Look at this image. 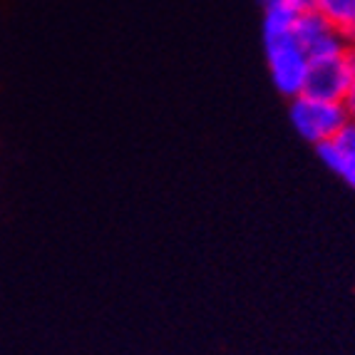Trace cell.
I'll list each match as a JSON object with an SVG mask.
<instances>
[{
	"mask_svg": "<svg viewBox=\"0 0 355 355\" xmlns=\"http://www.w3.org/2000/svg\"><path fill=\"white\" fill-rule=\"evenodd\" d=\"M263 48H266V62L273 87L288 100L303 95V85H306L308 75V55L296 42L293 33L263 37Z\"/></svg>",
	"mask_w": 355,
	"mask_h": 355,
	"instance_id": "obj_1",
	"label": "cell"
},
{
	"mask_svg": "<svg viewBox=\"0 0 355 355\" xmlns=\"http://www.w3.org/2000/svg\"><path fill=\"white\" fill-rule=\"evenodd\" d=\"M291 125L311 144H323L338 135V130L348 122L343 102L315 100V97L298 95L291 100Z\"/></svg>",
	"mask_w": 355,
	"mask_h": 355,
	"instance_id": "obj_2",
	"label": "cell"
},
{
	"mask_svg": "<svg viewBox=\"0 0 355 355\" xmlns=\"http://www.w3.org/2000/svg\"><path fill=\"white\" fill-rule=\"evenodd\" d=\"M350 83H353V77H350L343 58L311 60L308 62L306 85H303V95L315 97V100L343 102Z\"/></svg>",
	"mask_w": 355,
	"mask_h": 355,
	"instance_id": "obj_3",
	"label": "cell"
},
{
	"mask_svg": "<svg viewBox=\"0 0 355 355\" xmlns=\"http://www.w3.org/2000/svg\"><path fill=\"white\" fill-rule=\"evenodd\" d=\"M333 33H336V30L320 18L313 8L303 10L301 15H298L296 23H293V37H296L298 45L306 50V55H308V50L315 48L320 40H326V37L333 35Z\"/></svg>",
	"mask_w": 355,
	"mask_h": 355,
	"instance_id": "obj_4",
	"label": "cell"
},
{
	"mask_svg": "<svg viewBox=\"0 0 355 355\" xmlns=\"http://www.w3.org/2000/svg\"><path fill=\"white\" fill-rule=\"evenodd\" d=\"M311 8L326 20L336 33L355 25V0H311Z\"/></svg>",
	"mask_w": 355,
	"mask_h": 355,
	"instance_id": "obj_5",
	"label": "cell"
},
{
	"mask_svg": "<svg viewBox=\"0 0 355 355\" xmlns=\"http://www.w3.org/2000/svg\"><path fill=\"white\" fill-rule=\"evenodd\" d=\"M315 152H318L320 162H323V164H326L333 174H338V177H340L345 184H348L350 189H355V159L340 157V154L336 152V147H333L331 142L318 144V147H315Z\"/></svg>",
	"mask_w": 355,
	"mask_h": 355,
	"instance_id": "obj_6",
	"label": "cell"
},
{
	"mask_svg": "<svg viewBox=\"0 0 355 355\" xmlns=\"http://www.w3.org/2000/svg\"><path fill=\"white\" fill-rule=\"evenodd\" d=\"M328 142L336 147V152L340 154V157L355 159V119H348V122L338 130V135L333 137V139H328Z\"/></svg>",
	"mask_w": 355,
	"mask_h": 355,
	"instance_id": "obj_7",
	"label": "cell"
},
{
	"mask_svg": "<svg viewBox=\"0 0 355 355\" xmlns=\"http://www.w3.org/2000/svg\"><path fill=\"white\" fill-rule=\"evenodd\" d=\"M343 107H345V112H348V119H355V80L350 83L348 92H345Z\"/></svg>",
	"mask_w": 355,
	"mask_h": 355,
	"instance_id": "obj_8",
	"label": "cell"
},
{
	"mask_svg": "<svg viewBox=\"0 0 355 355\" xmlns=\"http://www.w3.org/2000/svg\"><path fill=\"white\" fill-rule=\"evenodd\" d=\"M343 62H345V67H348L350 77H353V80H355V48H345Z\"/></svg>",
	"mask_w": 355,
	"mask_h": 355,
	"instance_id": "obj_9",
	"label": "cell"
}]
</instances>
